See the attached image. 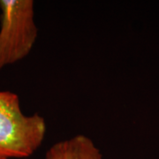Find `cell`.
<instances>
[{
  "label": "cell",
  "instance_id": "cell-1",
  "mask_svg": "<svg viewBox=\"0 0 159 159\" xmlns=\"http://www.w3.org/2000/svg\"><path fill=\"white\" fill-rule=\"evenodd\" d=\"M46 134L44 119L23 114L18 95L0 91V159L29 157Z\"/></svg>",
  "mask_w": 159,
  "mask_h": 159
},
{
  "label": "cell",
  "instance_id": "cell-3",
  "mask_svg": "<svg viewBox=\"0 0 159 159\" xmlns=\"http://www.w3.org/2000/svg\"><path fill=\"white\" fill-rule=\"evenodd\" d=\"M45 159H102V156L90 138L80 134L52 145Z\"/></svg>",
  "mask_w": 159,
  "mask_h": 159
},
{
  "label": "cell",
  "instance_id": "cell-2",
  "mask_svg": "<svg viewBox=\"0 0 159 159\" xmlns=\"http://www.w3.org/2000/svg\"><path fill=\"white\" fill-rule=\"evenodd\" d=\"M0 70L29 54L37 38L33 0H0Z\"/></svg>",
  "mask_w": 159,
  "mask_h": 159
}]
</instances>
